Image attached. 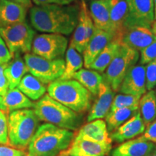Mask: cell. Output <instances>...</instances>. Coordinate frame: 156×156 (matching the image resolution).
Returning <instances> with one entry per match:
<instances>
[{"mask_svg": "<svg viewBox=\"0 0 156 156\" xmlns=\"http://www.w3.org/2000/svg\"><path fill=\"white\" fill-rule=\"evenodd\" d=\"M154 16L156 19V0H154Z\"/></svg>", "mask_w": 156, "mask_h": 156, "instance_id": "42", "label": "cell"}, {"mask_svg": "<svg viewBox=\"0 0 156 156\" xmlns=\"http://www.w3.org/2000/svg\"><path fill=\"white\" fill-rule=\"evenodd\" d=\"M112 149V144L98 143L80 138H74L65 152L69 156H107Z\"/></svg>", "mask_w": 156, "mask_h": 156, "instance_id": "15", "label": "cell"}, {"mask_svg": "<svg viewBox=\"0 0 156 156\" xmlns=\"http://www.w3.org/2000/svg\"><path fill=\"white\" fill-rule=\"evenodd\" d=\"M140 54L124 44H121L118 52L105 71L103 79L114 92H119L122 83L128 71L137 63Z\"/></svg>", "mask_w": 156, "mask_h": 156, "instance_id": "6", "label": "cell"}, {"mask_svg": "<svg viewBox=\"0 0 156 156\" xmlns=\"http://www.w3.org/2000/svg\"><path fill=\"white\" fill-rule=\"evenodd\" d=\"M73 79L79 82L93 95H98L104 79L98 72L90 69H81L73 75Z\"/></svg>", "mask_w": 156, "mask_h": 156, "instance_id": "26", "label": "cell"}, {"mask_svg": "<svg viewBox=\"0 0 156 156\" xmlns=\"http://www.w3.org/2000/svg\"><path fill=\"white\" fill-rule=\"evenodd\" d=\"M12 58L7 44L0 35V64H8Z\"/></svg>", "mask_w": 156, "mask_h": 156, "instance_id": "36", "label": "cell"}, {"mask_svg": "<svg viewBox=\"0 0 156 156\" xmlns=\"http://www.w3.org/2000/svg\"><path fill=\"white\" fill-rule=\"evenodd\" d=\"M80 9L76 6L36 5L30 9V21L33 28L45 34L69 36L75 30Z\"/></svg>", "mask_w": 156, "mask_h": 156, "instance_id": "1", "label": "cell"}, {"mask_svg": "<svg viewBox=\"0 0 156 156\" xmlns=\"http://www.w3.org/2000/svg\"><path fill=\"white\" fill-rule=\"evenodd\" d=\"M47 91L50 97L78 114L91 107L93 95L74 79L56 80L48 84Z\"/></svg>", "mask_w": 156, "mask_h": 156, "instance_id": "3", "label": "cell"}, {"mask_svg": "<svg viewBox=\"0 0 156 156\" xmlns=\"http://www.w3.org/2000/svg\"><path fill=\"white\" fill-rule=\"evenodd\" d=\"M84 64L83 56L73 46L69 45L66 51L65 69L58 80L73 79V75L82 69Z\"/></svg>", "mask_w": 156, "mask_h": 156, "instance_id": "30", "label": "cell"}, {"mask_svg": "<svg viewBox=\"0 0 156 156\" xmlns=\"http://www.w3.org/2000/svg\"><path fill=\"white\" fill-rule=\"evenodd\" d=\"M110 22L113 41L121 43L125 31V23L128 15V7L126 0H109Z\"/></svg>", "mask_w": 156, "mask_h": 156, "instance_id": "18", "label": "cell"}, {"mask_svg": "<svg viewBox=\"0 0 156 156\" xmlns=\"http://www.w3.org/2000/svg\"><path fill=\"white\" fill-rule=\"evenodd\" d=\"M26 156H28V155H26Z\"/></svg>", "mask_w": 156, "mask_h": 156, "instance_id": "47", "label": "cell"}, {"mask_svg": "<svg viewBox=\"0 0 156 156\" xmlns=\"http://www.w3.org/2000/svg\"><path fill=\"white\" fill-rule=\"evenodd\" d=\"M28 9L9 0H0V26H7L25 21Z\"/></svg>", "mask_w": 156, "mask_h": 156, "instance_id": "21", "label": "cell"}, {"mask_svg": "<svg viewBox=\"0 0 156 156\" xmlns=\"http://www.w3.org/2000/svg\"><path fill=\"white\" fill-rule=\"evenodd\" d=\"M7 120L9 145L24 151L38 129V116L32 109L24 108L9 113Z\"/></svg>", "mask_w": 156, "mask_h": 156, "instance_id": "5", "label": "cell"}, {"mask_svg": "<svg viewBox=\"0 0 156 156\" xmlns=\"http://www.w3.org/2000/svg\"><path fill=\"white\" fill-rule=\"evenodd\" d=\"M156 41V35L151 28L142 26H132L125 29L121 44L137 51H142Z\"/></svg>", "mask_w": 156, "mask_h": 156, "instance_id": "13", "label": "cell"}, {"mask_svg": "<svg viewBox=\"0 0 156 156\" xmlns=\"http://www.w3.org/2000/svg\"><path fill=\"white\" fill-rule=\"evenodd\" d=\"M0 35L12 56L17 53H30L36 32L25 21L7 26H0Z\"/></svg>", "mask_w": 156, "mask_h": 156, "instance_id": "7", "label": "cell"}, {"mask_svg": "<svg viewBox=\"0 0 156 156\" xmlns=\"http://www.w3.org/2000/svg\"><path fill=\"white\" fill-rule=\"evenodd\" d=\"M146 126L139 111L136 114L110 134L112 141L122 143L136 138L145 132Z\"/></svg>", "mask_w": 156, "mask_h": 156, "instance_id": "17", "label": "cell"}, {"mask_svg": "<svg viewBox=\"0 0 156 156\" xmlns=\"http://www.w3.org/2000/svg\"><path fill=\"white\" fill-rule=\"evenodd\" d=\"M57 156H69V155H67V154L66 153L65 151H63V152H62V153H60L59 155H58Z\"/></svg>", "mask_w": 156, "mask_h": 156, "instance_id": "43", "label": "cell"}, {"mask_svg": "<svg viewBox=\"0 0 156 156\" xmlns=\"http://www.w3.org/2000/svg\"><path fill=\"white\" fill-rule=\"evenodd\" d=\"M156 58V41L140 51V63L145 65Z\"/></svg>", "mask_w": 156, "mask_h": 156, "instance_id": "34", "label": "cell"}, {"mask_svg": "<svg viewBox=\"0 0 156 156\" xmlns=\"http://www.w3.org/2000/svg\"><path fill=\"white\" fill-rule=\"evenodd\" d=\"M68 39L64 35L43 34L34 38L31 51L47 59L62 58L66 53Z\"/></svg>", "mask_w": 156, "mask_h": 156, "instance_id": "9", "label": "cell"}, {"mask_svg": "<svg viewBox=\"0 0 156 156\" xmlns=\"http://www.w3.org/2000/svg\"><path fill=\"white\" fill-rule=\"evenodd\" d=\"M121 44L120 42L116 41L109 43L91 64L89 69L95 70L99 73H104L118 52Z\"/></svg>", "mask_w": 156, "mask_h": 156, "instance_id": "28", "label": "cell"}, {"mask_svg": "<svg viewBox=\"0 0 156 156\" xmlns=\"http://www.w3.org/2000/svg\"><path fill=\"white\" fill-rule=\"evenodd\" d=\"M148 156H156V151H155L154 153L151 154V155H149Z\"/></svg>", "mask_w": 156, "mask_h": 156, "instance_id": "44", "label": "cell"}, {"mask_svg": "<svg viewBox=\"0 0 156 156\" xmlns=\"http://www.w3.org/2000/svg\"><path fill=\"white\" fill-rule=\"evenodd\" d=\"M20 90L33 101H38L46 93V87L38 78L31 74H26L17 86Z\"/></svg>", "mask_w": 156, "mask_h": 156, "instance_id": "25", "label": "cell"}, {"mask_svg": "<svg viewBox=\"0 0 156 156\" xmlns=\"http://www.w3.org/2000/svg\"><path fill=\"white\" fill-rule=\"evenodd\" d=\"M140 98L132 95L120 93L115 95L110 111H114L118 108L139 107Z\"/></svg>", "mask_w": 156, "mask_h": 156, "instance_id": "31", "label": "cell"}, {"mask_svg": "<svg viewBox=\"0 0 156 156\" xmlns=\"http://www.w3.org/2000/svg\"><path fill=\"white\" fill-rule=\"evenodd\" d=\"M97 95L96 100L90 107V110L87 116V121L88 122L99 119L106 118L111 110L115 97V92L110 85L103 80Z\"/></svg>", "mask_w": 156, "mask_h": 156, "instance_id": "14", "label": "cell"}, {"mask_svg": "<svg viewBox=\"0 0 156 156\" xmlns=\"http://www.w3.org/2000/svg\"><path fill=\"white\" fill-rule=\"evenodd\" d=\"M7 64H0V95H4L9 90V83L5 75V69Z\"/></svg>", "mask_w": 156, "mask_h": 156, "instance_id": "38", "label": "cell"}, {"mask_svg": "<svg viewBox=\"0 0 156 156\" xmlns=\"http://www.w3.org/2000/svg\"><path fill=\"white\" fill-rule=\"evenodd\" d=\"M9 1L18 3L20 5L25 6L27 8H30L32 6V1L31 0H9Z\"/></svg>", "mask_w": 156, "mask_h": 156, "instance_id": "40", "label": "cell"}, {"mask_svg": "<svg viewBox=\"0 0 156 156\" xmlns=\"http://www.w3.org/2000/svg\"><path fill=\"white\" fill-rule=\"evenodd\" d=\"M71 130L49 123L38 126L28 145V156H57L68 149L75 138Z\"/></svg>", "mask_w": 156, "mask_h": 156, "instance_id": "2", "label": "cell"}, {"mask_svg": "<svg viewBox=\"0 0 156 156\" xmlns=\"http://www.w3.org/2000/svg\"><path fill=\"white\" fill-rule=\"evenodd\" d=\"M32 2L36 5H69L75 0H31Z\"/></svg>", "mask_w": 156, "mask_h": 156, "instance_id": "39", "label": "cell"}, {"mask_svg": "<svg viewBox=\"0 0 156 156\" xmlns=\"http://www.w3.org/2000/svg\"><path fill=\"white\" fill-rule=\"evenodd\" d=\"M156 151L153 142L142 141L136 138L122 142L112 152V156H148Z\"/></svg>", "mask_w": 156, "mask_h": 156, "instance_id": "20", "label": "cell"}, {"mask_svg": "<svg viewBox=\"0 0 156 156\" xmlns=\"http://www.w3.org/2000/svg\"><path fill=\"white\" fill-rule=\"evenodd\" d=\"M114 39L112 33L95 28L94 33L83 51L84 66L89 69L93 61Z\"/></svg>", "mask_w": 156, "mask_h": 156, "instance_id": "16", "label": "cell"}, {"mask_svg": "<svg viewBox=\"0 0 156 156\" xmlns=\"http://www.w3.org/2000/svg\"><path fill=\"white\" fill-rule=\"evenodd\" d=\"M28 72V69L24 58L21 56V53L17 52L15 54L5 69V75L8 81L9 89L16 88Z\"/></svg>", "mask_w": 156, "mask_h": 156, "instance_id": "24", "label": "cell"}, {"mask_svg": "<svg viewBox=\"0 0 156 156\" xmlns=\"http://www.w3.org/2000/svg\"><path fill=\"white\" fill-rule=\"evenodd\" d=\"M34 104L18 88L9 89L5 95H0V109L6 114L20 109L34 108Z\"/></svg>", "mask_w": 156, "mask_h": 156, "instance_id": "22", "label": "cell"}, {"mask_svg": "<svg viewBox=\"0 0 156 156\" xmlns=\"http://www.w3.org/2000/svg\"><path fill=\"white\" fill-rule=\"evenodd\" d=\"M155 145H156V142H155Z\"/></svg>", "mask_w": 156, "mask_h": 156, "instance_id": "46", "label": "cell"}, {"mask_svg": "<svg viewBox=\"0 0 156 156\" xmlns=\"http://www.w3.org/2000/svg\"><path fill=\"white\" fill-rule=\"evenodd\" d=\"M27 155L28 153L22 150L12 147L0 146V156H26Z\"/></svg>", "mask_w": 156, "mask_h": 156, "instance_id": "37", "label": "cell"}, {"mask_svg": "<svg viewBox=\"0 0 156 156\" xmlns=\"http://www.w3.org/2000/svg\"><path fill=\"white\" fill-rule=\"evenodd\" d=\"M139 112L146 127L156 119V94L155 90H148L140 98Z\"/></svg>", "mask_w": 156, "mask_h": 156, "instance_id": "27", "label": "cell"}, {"mask_svg": "<svg viewBox=\"0 0 156 156\" xmlns=\"http://www.w3.org/2000/svg\"><path fill=\"white\" fill-rule=\"evenodd\" d=\"M34 112L38 119L58 127L75 131L81 125L80 114L74 112L61 103L45 94L34 104Z\"/></svg>", "mask_w": 156, "mask_h": 156, "instance_id": "4", "label": "cell"}, {"mask_svg": "<svg viewBox=\"0 0 156 156\" xmlns=\"http://www.w3.org/2000/svg\"><path fill=\"white\" fill-rule=\"evenodd\" d=\"M94 30L95 25L90 15L87 4L85 0H82L78 22L69 45L73 46L79 53L83 54L87 44L92 38Z\"/></svg>", "mask_w": 156, "mask_h": 156, "instance_id": "11", "label": "cell"}, {"mask_svg": "<svg viewBox=\"0 0 156 156\" xmlns=\"http://www.w3.org/2000/svg\"><path fill=\"white\" fill-rule=\"evenodd\" d=\"M89 12L95 28L112 33L109 0H92L89 5Z\"/></svg>", "mask_w": 156, "mask_h": 156, "instance_id": "23", "label": "cell"}, {"mask_svg": "<svg viewBox=\"0 0 156 156\" xmlns=\"http://www.w3.org/2000/svg\"><path fill=\"white\" fill-rule=\"evenodd\" d=\"M139 111V107L118 108L110 111L106 116V122L108 132L112 133L126 121L134 116Z\"/></svg>", "mask_w": 156, "mask_h": 156, "instance_id": "29", "label": "cell"}, {"mask_svg": "<svg viewBox=\"0 0 156 156\" xmlns=\"http://www.w3.org/2000/svg\"><path fill=\"white\" fill-rule=\"evenodd\" d=\"M106 121L102 119L87 122L81 126L75 135V138H80L98 143L112 144Z\"/></svg>", "mask_w": 156, "mask_h": 156, "instance_id": "19", "label": "cell"}, {"mask_svg": "<svg viewBox=\"0 0 156 156\" xmlns=\"http://www.w3.org/2000/svg\"><path fill=\"white\" fill-rule=\"evenodd\" d=\"M23 58L30 74L45 85L58 80L65 69V61L63 58L50 60L33 53L25 54Z\"/></svg>", "mask_w": 156, "mask_h": 156, "instance_id": "8", "label": "cell"}, {"mask_svg": "<svg viewBox=\"0 0 156 156\" xmlns=\"http://www.w3.org/2000/svg\"><path fill=\"white\" fill-rule=\"evenodd\" d=\"M136 139L142 141H150L154 143L156 142V119L146 127L145 132Z\"/></svg>", "mask_w": 156, "mask_h": 156, "instance_id": "35", "label": "cell"}, {"mask_svg": "<svg viewBox=\"0 0 156 156\" xmlns=\"http://www.w3.org/2000/svg\"><path fill=\"white\" fill-rule=\"evenodd\" d=\"M155 94H156V90H155Z\"/></svg>", "mask_w": 156, "mask_h": 156, "instance_id": "45", "label": "cell"}, {"mask_svg": "<svg viewBox=\"0 0 156 156\" xmlns=\"http://www.w3.org/2000/svg\"><path fill=\"white\" fill-rule=\"evenodd\" d=\"M145 74L147 90H151L156 87V58L146 64Z\"/></svg>", "mask_w": 156, "mask_h": 156, "instance_id": "32", "label": "cell"}, {"mask_svg": "<svg viewBox=\"0 0 156 156\" xmlns=\"http://www.w3.org/2000/svg\"><path fill=\"white\" fill-rule=\"evenodd\" d=\"M123 94L132 95L141 98L147 92L145 67L142 64H135L128 71L119 88Z\"/></svg>", "mask_w": 156, "mask_h": 156, "instance_id": "12", "label": "cell"}, {"mask_svg": "<svg viewBox=\"0 0 156 156\" xmlns=\"http://www.w3.org/2000/svg\"><path fill=\"white\" fill-rule=\"evenodd\" d=\"M151 30L155 35H156V19L154 20L153 24L151 25Z\"/></svg>", "mask_w": 156, "mask_h": 156, "instance_id": "41", "label": "cell"}, {"mask_svg": "<svg viewBox=\"0 0 156 156\" xmlns=\"http://www.w3.org/2000/svg\"><path fill=\"white\" fill-rule=\"evenodd\" d=\"M128 15L125 28L142 26L151 28L154 16V0H126Z\"/></svg>", "mask_w": 156, "mask_h": 156, "instance_id": "10", "label": "cell"}, {"mask_svg": "<svg viewBox=\"0 0 156 156\" xmlns=\"http://www.w3.org/2000/svg\"><path fill=\"white\" fill-rule=\"evenodd\" d=\"M0 144L9 145L8 120L7 114L0 109Z\"/></svg>", "mask_w": 156, "mask_h": 156, "instance_id": "33", "label": "cell"}]
</instances>
